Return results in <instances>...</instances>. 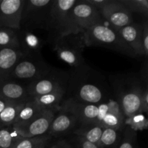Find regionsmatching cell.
<instances>
[{"label": "cell", "instance_id": "cell-1", "mask_svg": "<svg viewBox=\"0 0 148 148\" xmlns=\"http://www.w3.org/2000/svg\"><path fill=\"white\" fill-rule=\"evenodd\" d=\"M68 73L66 98L83 103L100 104L114 98L105 77L86 64L72 68Z\"/></svg>", "mask_w": 148, "mask_h": 148}, {"label": "cell", "instance_id": "cell-2", "mask_svg": "<svg viewBox=\"0 0 148 148\" xmlns=\"http://www.w3.org/2000/svg\"><path fill=\"white\" fill-rule=\"evenodd\" d=\"M109 85L125 118L140 113L142 95L148 86L141 77L134 73L112 75L109 77Z\"/></svg>", "mask_w": 148, "mask_h": 148}, {"label": "cell", "instance_id": "cell-3", "mask_svg": "<svg viewBox=\"0 0 148 148\" xmlns=\"http://www.w3.org/2000/svg\"><path fill=\"white\" fill-rule=\"evenodd\" d=\"M85 47H103L130 57H135L120 36L117 29L105 22L95 25L82 33Z\"/></svg>", "mask_w": 148, "mask_h": 148}, {"label": "cell", "instance_id": "cell-4", "mask_svg": "<svg viewBox=\"0 0 148 148\" xmlns=\"http://www.w3.org/2000/svg\"><path fill=\"white\" fill-rule=\"evenodd\" d=\"M103 22L98 10L88 4L86 0H77L68 14L63 36L82 33L92 26Z\"/></svg>", "mask_w": 148, "mask_h": 148}, {"label": "cell", "instance_id": "cell-5", "mask_svg": "<svg viewBox=\"0 0 148 148\" xmlns=\"http://www.w3.org/2000/svg\"><path fill=\"white\" fill-rule=\"evenodd\" d=\"M52 3L53 0H24L19 29L47 31Z\"/></svg>", "mask_w": 148, "mask_h": 148}, {"label": "cell", "instance_id": "cell-6", "mask_svg": "<svg viewBox=\"0 0 148 148\" xmlns=\"http://www.w3.org/2000/svg\"><path fill=\"white\" fill-rule=\"evenodd\" d=\"M61 106L72 111L79 122L94 123L101 126L107 114L120 107L114 98L100 104L83 103L72 98H64Z\"/></svg>", "mask_w": 148, "mask_h": 148}, {"label": "cell", "instance_id": "cell-7", "mask_svg": "<svg viewBox=\"0 0 148 148\" xmlns=\"http://www.w3.org/2000/svg\"><path fill=\"white\" fill-rule=\"evenodd\" d=\"M58 57L72 68L85 64L82 56L85 46L82 33H69L56 39L51 44Z\"/></svg>", "mask_w": 148, "mask_h": 148}, {"label": "cell", "instance_id": "cell-8", "mask_svg": "<svg viewBox=\"0 0 148 148\" xmlns=\"http://www.w3.org/2000/svg\"><path fill=\"white\" fill-rule=\"evenodd\" d=\"M52 67L42 56H23L7 79H14L28 85L47 73Z\"/></svg>", "mask_w": 148, "mask_h": 148}, {"label": "cell", "instance_id": "cell-9", "mask_svg": "<svg viewBox=\"0 0 148 148\" xmlns=\"http://www.w3.org/2000/svg\"><path fill=\"white\" fill-rule=\"evenodd\" d=\"M68 78V72L52 67L47 73L27 85L29 96L34 98L59 90H66Z\"/></svg>", "mask_w": 148, "mask_h": 148}, {"label": "cell", "instance_id": "cell-10", "mask_svg": "<svg viewBox=\"0 0 148 148\" xmlns=\"http://www.w3.org/2000/svg\"><path fill=\"white\" fill-rule=\"evenodd\" d=\"M77 1V0H53L50 10L46 40L51 45L63 36L68 14Z\"/></svg>", "mask_w": 148, "mask_h": 148}, {"label": "cell", "instance_id": "cell-11", "mask_svg": "<svg viewBox=\"0 0 148 148\" xmlns=\"http://www.w3.org/2000/svg\"><path fill=\"white\" fill-rule=\"evenodd\" d=\"M79 123V119L72 111L61 106L53 116L47 134L53 139L62 138L72 134Z\"/></svg>", "mask_w": 148, "mask_h": 148}, {"label": "cell", "instance_id": "cell-12", "mask_svg": "<svg viewBox=\"0 0 148 148\" xmlns=\"http://www.w3.org/2000/svg\"><path fill=\"white\" fill-rule=\"evenodd\" d=\"M99 12L104 21L115 29H120L134 23L132 14L119 0H110Z\"/></svg>", "mask_w": 148, "mask_h": 148}, {"label": "cell", "instance_id": "cell-13", "mask_svg": "<svg viewBox=\"0 0 148 148\" xmlns=\"http://www.w3.org/2000/svg\"><path fill=\"white\" fill-rule=\"evenodd\" d=\"M57 111L43 110L28 122L16 126L17 131L23 137H34L43 135L49 132L51 121Z\"/></svg>", "mask_w": 148, "mask_h": 148}, {"label": "cell", "instance_id": "cell-14", "mask_svg": "<svg viewBox=\"0 0 148 148\" xmlns=\"http://www.w3.org/2000/svg\"><path fill=\"white\" fill-rule=\"evenodd\" d=\"M24 0H0V27L20 28Z\"/></svg>", "mask_w": 148, "mask_h": 148}, {"label": "cell", "instance_id": "cell-15", "mask_svg": "<svg viewBox=\"0 0 148 148\" xmlns=\"http://www.w3.org/2000/svg\"><path fill=\"white\" fill-rule=\"evenodd\" d=\"M0 97L10 102H22L30 99L27 84L11 79H0Z\"/></svg>", "mask_w": 148, "mask_h": 148}, {"label": "cell", "instance_id": "cell-16", "mask_svg": "<svg viewBox=\"0 0 148 148\" xmlns=\"http://www.w3.org/2000/svg\"><path fill=\"white\" fill-rule=\"evenodd\" d=\"M19 50L25 56H41V50L45 40L33 32L17 30Z\"/></svg>", "mask_w": 148, "mask_h": 148}, {"label": "cell", "instance_id": "cell-17", "mask_svg": "<svg viewBox=\"0 0 148 148\" xmlns=\"http://www.w3.org/2000/svg\"><path fill=\"white\" fill-rule=\"evenodd\" d=\"M117 30L122 40L135 57L143 56L141 43L143 23H133Z\"/></svg>", "mask_w": 148, "mask_h": 148}, {"label": "cell", "instance_id": "cell-18", "mask_svg": "<svg viewBox=\"0 0 148 148\" xmlns=\"http://www.w3.org/2000/svg\"><path fill=\"white\" fill-rule=\"evenodd\" d=\"M23 55L18 49L0 47V79H7Z\"/></svg>", "mask_w": 148, "mask_h": 148}, {"label": "cell", "instance_id": "cell-19", "mask_svg": "<svg viewBox=\"0 0 148 148\" xmlns=\"http://www.w3.org/2000/svg\"><path fill=\"white\" fill-rule=\"evenodd\" d=\"M104 129L105 127L94 123L79 122L72 134L98 145Z\"/></svg>", "mask_w": 148, "mask_h": 148}, {"label": "cell", "instance_id": "cell-20", "mask_svg": "<svg viewBox=\"0 0 148 148\" xmlns=\"http://www.w3.org/2000/svg\"><path fill=\"white\" fill-rule=\"evenodd\" d=\"M66 90H59L32 98L42 110L58 111L65 98Z\"/></svg>", "mask_w": 148, "mask_h": 148}, {"label": "cell", "instance_id": "cell-21", "mask_svg": "<svg viewBox=\"0 0 148 148\" xmlns=\"http://www.w3.org/2000/svg\"><path fill=\"white\" fill-rule=\"evenodd\" d=\"M22 138L13 125L0 126V148H13Z\"/></svg>", "mask_w": 148, "mask_h": 148}, {"label": "cell", "instance_id": "cell-22", "mask_svg": "<svg viewBox=\"0 0 148 148\" xmlns=\"http://www.w3.org/2000/svg\"><path fill=\"white\" fill-rule=\"evenodd\" d=\"M42 111H43V110L39 108V106L36 104L34 100L32 98H30L27 101H26L24 103L13 126L16 127V126L22 125V124L28 122L32 119L34 118L36 116L40 114Z\"/></svg>", "mask_w": 148, "mask_h": 148}, {"label": "cell", "instance_id": "cell-23", "mask_svg": "<svg viewBox=\"0 0 148 148\" xmlns=\"http://www.w3.org/2000/svg\"><path fill=\"white\" fill-rule=\"evenodd\" d=\"M123 130L105 128L98 146L99 148H118L122 137Z\"/></svg>", "mask_w": 148, "mask_h": 148}, {"label": "cell", "instance_id": "cell-24", "mask_svg": "<svg viewBox=\"0 0 148 148\" xmlns=\"http://www.w3.org/2000/svg\"><path fill=\"white\" fill-rule=\"evenodd\" d=\"M25 101L11 102L0 113V126L13 125Z\"/></svg>", "mask_w": 148, "mask_h": 148}, {"label": "cell", "instance_id": "cell-25", "mask_svg": "<svg viewBox=\"0 0 148 148\" xmlns=\"http://www.w3.org/2000/svg\"><path fill=\"white\" fill-rule=\"evenodd\" d=\"M53 140L48 134L34 137H23L13 148H47Z\"/></svg>", "mask_w": 148, "mask_h": 148}, {"label": "cell", "instance_id": "cell-26", "mask_svg": "<svg viewBox=\"0 0 148 148\" xmlns=\"http://www.w3.org/2000/svg\"><path fill=\"white\" fill-rule=\"evenodd\" d=\"M17 30L10 27H0V47L19 49Z\"/></svg>", "mask_w": 148, "mask_h": 148}, {"label": "cell", "instance_id": "cell-27", "mask_svg": "<svg viewBox=\"0 0 148 148\" xmlns=\"http://www.w3.org/2000/svg\"><path fill=\"white\" fill-rule=\"evenodd\" d=\"M124 125L125 127H130L135 132L147 130L148 120L146 114L138 113L131 116L126 117L124 120Z\"/></svg>", "mask_w": 148, "mask_h": 148}, {"label": "cell", "instance_id": "cell-28", "mask_svg": "<svg viewBox=\"0 0 148 148\" xmlns=\"http://www.w3.org/2000/svg\"><path fill=\"white\" fill-rule=\"evenodd\" d=\"M119 1L132 14L134 12L147 17V0H119Z\"/></svg>", "mask_w": 148, "mask_h": 148}, {"label": "cell", "instance_id": "cell-29", "mask_svg": "<svg viewBox=\"0 0 148 148\" xmlns=\"http://www.w3.org/2000/svg\"><path fill=\"white\" fill-rule=\"evenodd\" d=\"M137 132L125 127L122 133V137L118 148H137Z\"/></svg>", "mask_w": 148, "mask_h": 148}, {"label": "cell", "instance_id": "cell-30", "mask_svg": "<svg viewBox=\"0 0 148 148\" xmlns=\"http://www.w3.org/2000/svg\"><path fill=\"white\" fill-rule=\"evenodd\" d=\"M142 49L143 56L147 59L148 56V22L146 20L143 23V33H142Z\"/></svg>", "mask_w": 148, "mask_h": 148}, {"label": "cell", "instance_id": "cell-31", "mask_svg": "<svg viewBox=\"0 0 148 148\" xmlns=\"http://www.w3.org/2000/svg\"><path fill=\"white\" fill-rule=\"evenodd\" d=\"M70 141L75 148H99L96 145L92 144L84 139L76 137V136H74V137L71 139Z\"/></svg>", "mask_w": 148, "mask_h": 148}, {"label": "cell", "instance_id": "cell-32", "mask_svg": "<svg viewBox=\"0 0 148 148\" xmlns=\"http://www.w3.org/2000/svg\"><path fill=\"white\" fill-rule=\"evenodd\" d=\"M47 148H75L70 140L60 138L54 143H51Z\"/></svg>", "mask_w": 148, "mask_h": 148}, {"label": "cell", "instance_id": "cell-33", "mask_svg": "<svg viewBox=\"0 0 148 148\" xmlns=\"http://www.w3.org/2000/svg\"><path fill=\"white\" fill-rule=\"evenodd\" d=\"M148 111V86H146L143 92L140 105V113L147 114Z\"/></svg>", "mask_w": 148, "mask_h": 148}, {"label": "cell", "instance_id": "cell-34", "mask_svg": "<svg viewBox=\"0 0 148 148\" xmlns=\"http://www.w3.org/2000/svg\"><path fill=\"white\" fill-rule=\"evenodd\" d=\"M86 1L99 11L109 2L110 0H86Z\"/></svg>", "mask_w": 148, "mask_h": 148}, {"label": "cell", "instance_id": "cell-35", "mask_svg": "<svg viewBox=\"0 0 148 148\" xmlns=\"http://www.w3.org/2000/svg\"><path fill=\"white\" fill-rule=\"evenodd\" d=\"M10 103H11L10 101H7V100H5L4 98L0 97V113H1V111L4 109V108H5L8 104H10Z\"/></svg>", "mask_w": 148, "mask_h": 148}]
</instances>
